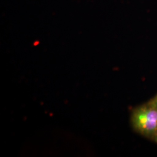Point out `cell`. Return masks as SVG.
I'll list each match as a JSON object with an SVG mask.
<instances>
[{
	"mask_svg": "<svg viewBox=\"0 0 157 157\" xmlns=\"http://www.w3.org/2000/svg\"><path fill=\"white\" fill-rule=\"evenodd\" d=\"M132 123L141 135L154 137L157 135V108L148 103L138 107L132 113Z\"/></svg>",
	"mask_w": 157,
	"mask_h": 157,
	"instance_id": "6da1fadb",
	"label": "cell"
},
{
	"mask_svg": "<svg viewBox=\"0 0 157 157\" xmlns=\"http://www.w3.org/2000/svg\"><path fill=\"white\" fill-rule=\"evenodd\" d=\"M148 104L157 108V94L154 98H152L151 100L148 102Z\"/></svg>",
	"mask_w": 157,
	"mask_h": 157,
	"instance_id": "7a4b0ae2",
	"label": "cell"
},
{
	"mask_svg": "<svg viewBox=\"0 0 157 157\" xmlns=\"http://www.w3.org/2000/svg\"><path fill=\"white\" fill-rule=\"evenodd\" d=\"M154 138V140L157 143V135H156Z\"/></svg>",
	"mask_w": 157,
	"mask_h": 157,
	"instance_id": "3957f363",
	"label": "cell"
}]
</instances>
